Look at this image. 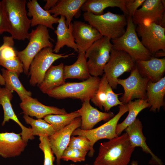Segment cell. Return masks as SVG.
<instances>
[{"label":"cell","mask_w":165,"mask_h":165,"mask_svg":"<svg viewBox=\"0 0 165 165\" xmlns=\"http://www.w3.org/2000/svg\"><path fill=\"white\" fill-rule=\"evenodd\" d=\"M135 148L125 132L100 144L93 165H127Z\"/></svg>","instance_id":"obj_1"},{"label":"cell","mask_w":165,"mask_h":165,"mask_svg":"<svg viewBox=\"0 0 165 165\" xmlns=\"http://www.w3.org/2000/svg\"><path fill=\"white\" fill-rule=\"evenodd\" d=\"M9 29L13 39L29 40L31 20L27 15L26 0H3Z\"/></svg>","instance_id":"obj_2"},{"label":"cell","mask_w":165,"mask_h":165,"mask_svg":"<svg viewBox=\"0 0 165 165\" xmlns=\"http://www.w3.org/2000/svg\"><path fill=\"white\" fill-rule=\"evenodd\" d=\"M84 20L94 28L102 36L111 40L119 38L125 33L127 25V18L123 14L108 11L100 15L90 12L83 14Z\"/></svg>","instance_id":"obj_3"},{"label":"cell","mask_w":165,"mask_h":165,"mask_svg":"<svg viewBox=\"0 0 165 165\" xmlns=\"http://www.w3.org/2000/svg\"><path fill=\"white\" fill-rule=\"evenodd\" d=\"M101 78L91 76L79 82H68L49 91L47 94L57 99L67 98L79 99L83 102L90 100L96 93Z\"/></svg>","instance_id":"obj_4"},{"label":"cell","mask_w":165,"mask_h":165,"mask_svg":"<svg viewBox=\"0 0 165 165\" xmlns=\"http://www.w3.org/2000/svg\"><path fill=\"white\" fill-rule=\"evenodd\" d=\"M127 18L125 33L119 38L111 40L112 48L127 53L135 61L149 59L153 56L139 40L132 17L128 16Z\"/></svg>","instance_id":"obj_5"},{"label":"cell","mask_w":165,"mask_h":165,"mask_svg":"<svg viewBox=\"0 0 165 165\" xmlns=\"http://www.w3.org/2000/svg\"><path fill=\"white\" fill-rule=\"evenodd\" d=\"M29 43L26 47L21 51H16L17 56L23 65L24 72L28 75L30 64L35 56L44 48H53L52 40L49 30L42 25H38L35 29L29 33Z\"/></svg>","instance_id":"obj_6"},{"label":"cell","mask_w":165,"mask_h":165,"mask_svg":"<svg viewBox=\"0 0 165 165\" xmlns=\"http://www.w3.org/2000/svg\"><path fill=\"white\" fill-rule=\"evenodd\" d=\"M111 39L102 36L95 42L86 51L85 55L88 70L92 76L98 77L103 74L105 66L109 59L112 45Z\"/></svg>","instance_id":"obj_7"},{"label":"cell","mask_w":165,"mask_h":165,"mask_svg":"<svg viewBox=\"0 0 165 165\" xmlns=\"http://www.w3.org/2000/svg\"><path fill=\"white\" fill-rule=\"evenodd\" d=\"M118 113L108 122L101 126L89 130H83L78 128L72 133V135H82L86 137L90 141V149L88 154L90 157L93 156L94 150L93 146L95 143L102 139H111L118 136L116 133L118 123L121 117L128 111L126 104L119 106Z\"/></svg>","instance_id":"obj_8"},{"label":"cell","mask_w":165,"mask_h":165,"mask_svg":"<svg viewBox=\"0 0 165 165\" xmlns=\"http://www.w3.org/2000/svg\"><path fill=\"white\" fill-rule=\"evenodd\" d=\"M135 65V61L127 53L112 48L104 72L112 88L116 89L117 79L125 72H130Z\"/></svg>","instance_id":"obj_9"},{"label":"cell","mask_w":165,"mask_h":165,"mask_svg":"<svg viewBox=\"0 0 165 165\" xmlns=\"http://www.w3.org/2000/svg\"><path fill=\"white\" fill-rule=\"evenodd\" d=\"M53 48L48 47L43 48L35 57L31 62L29 68V81L32 86L39 85L43 79L46 71L57 60L66 58L75 54L73 53L68 54H58L53 52Z\"/></svg>","instance_id":"obj_10"},{"label":"cell","mask_w":165,"mask_h":165,"mask_svg":"<svg viewBox=\"0 0 165 165\" xmlns=\"http://www.w3.org/2000/svg\"><path fill=\"white\" fill-rule=\"evenodd\" d=\"M149 81L139 73L135 65L128 78L117 79L118 84L121 85L124 90L119 100L125 105L135 98L146 100V88Z\"/></svg>","instance_id":"obj_11"},{"label":"cell","mask_w":165,"mask_h":165,"mask_svg":"<svg viewBox=\"0 0 165 165\" xmlns=\"http://www.w3.org/2000/svg\"><path fill=\"white\" fill-rule=\"evenodd\" d=\"M132 17L135 25L155 23L165 27V1L145 0Z\"/></svg>","instance_id":"obj_12"},{"label":"cell","mask_w":165,"mask_h":165,"mask_svg":"<svg viewBox=\"0 0 165 165\" xmlns=\"http://www.w3.org/2000/svg\"><path fill=\"white\" fill-rule=\"evenodd\" d=\"M136 30L143 46L153 55L165 52V28L155 23L138 25Z\"/></svg>","instance_id":"obj_13"},{"label":"cell","mask_w":165,"mask_h":165,"mask_svg":"<svg viewBox=\"0 0 165 165\" xmlns=\"http://www.w3.org/2000/svg\"><path fill=\"white\" fill-rule=\"evenodd\" d=\"M81 118L77 117L69 124L48 137L52 150L56 157L57 165H60L63 152L68 146L73 132L80 127Z\"/></svg>","instance_id":"obj_14"},{"label":"cell","mask_w":165,"mask_h":165,"mask_svg":"<svg viewBox=\"0 0 165 165\" xmlns=\"http://www.w3.org/2000/svg\"><path fill=\"white\" fill-rule=\"evenodd\" d=\"M73 34L78 53H85L96 41L102 36L94 28L81 21L72 23Z\"/></svg>","instance_id":"obj_15"},{"label":"cell","mask_w":165,"mask_h":165,"mask_svg":"<svg viewBox=\"0 0 165 165\" xmlns=\"http://www.w3.org/2000/svg\"><path fill=\"white\" fill-rule=\"evenodd\" d=\"M13 91L0 86V105L2 107L4 111V119L2 125L4 126L6 123L10 119L16 123L20 127L22 132L20 133L23 140L27 142L29 140L34 139L32 135L31 128H27L20 122L15 114L12 107L11 101L13 97Z\"/></svg>","instance_id":"obj_16"},{"label":"cell","mask_w":165,"mask_h":165,"mask_svg":"<svg viewBox=\"0 0 165 165\" xmlns=\"http://www.w3.org/2000/svg\"><path fill=\"white\" fill-rule=\"evenodd\" d=\"M27 144L20 134L0 132V156L4 158L19 156Z\"/></svg>","instance_id":"obj_17"},{"label":"cell","mask_w":165,"mask_h":165,"mask_svg":"<svg viewBox=\"0 0 165 165\" xmlns=\"http://www.w3.org/2000/svg\"><path fill=\"white\" fill-rule=\"evenodd\" d=\"M23 113L28 116L41 119L50 115H61L67 113L64 108L45 105L35 98L27 96L24 98L20 104Z\"/></svg>","instance_id":"obj_18"},{"label":"cell","mask_w":165,"mask_h":165,"mask_svg":"<svg viewBox=\"0 0 165 165\" xmlns=\"http://www.w3.org/2000/svg\"><path fill=\"white\" fill-rule=\"evenodd\" d=\"M142 129V123L138 118H136L134 122L126 128V133L129 136L131 144L134 148L136 147L141 148L144 152L151 155L150 164L163 165L161 160L152 152L147 145Z\"/></svg>","instance_id":"obj_19"},{"label":"cell","mask_w":165,"mask_h":165,"mask_svg":"<svg viewBox=\"0 0 165 165\" xmlns=\"http://www.w3.org/2000/svg\"><path fill=\"white\" fill-rule=\"evenodd\" d=\"M135 65L139 73L150 81L155 82L163 77L165 72V58L153 56L146 60H137Z\"/></svg>","instance_id":"obj_20"},{"label":"cell","mask_w":165,"mask_h":165,"mask_svg":"<svg viewBox=\"0 0 165 165\" xmlns=\"http://www.w3.org/2000/svg\"><path fill=\"white\" fill-rule=\"evenodd\" d=\"M90 101L83 102L81 108L77 110L81 118L80 129L83 130H91L101 121L108 119L114 116L112 112L99 111L91 105Z\"/></svg>","instance_id":"obj_21"},{"label":"cell","mask_w":165,"mask_h":165,"mask_svg":"<svg viewBox=\"0 0 165 165\" xmlns=\"http://www.w3.org/2000/svg\"><path fill=\"white\" fill-rule=\"evenodd\" d=\"M26 5L28 10L27 15L32 17L31 26L40 25L54 29L53 25L58 23L59 18L53 17L48 11L44 10L37 0H30Z\"/></svg>","instance_id":"obj_22"},{"label":"cell","mask_w":165,"mask_h":165,"mask_svg":"<svg viewBox=\"0 0 165 165\" xmlns=\"http://www.w3.org/2000/svg\"><path fill=\"white\" fill-rule=\"evenodd\" d=\"M86 0H60L56 5L48 11L55 17L64 16L66 26L68 27L74 17H79L81 7Z\"/></svg>","instance_id":"obj_23"},{"label":"cell","mask_w":165,"mask_h":165,"mask_svg":"<svg viewBox=\"0 0 165 165\" xmlns=\"http://www.w3.org/2000/svg\"><path fill=\"white\" fill-rule=\"evenodd\" d=\"M66 19L61 16L58 21V25L54 33L57 35V40L53 49V52L57 53L64 46L73 49L75 52H78L73 34L72 23L68 27L66 24Z\"/></svg>","instance_id":"obj_24"},{"label":"cell","mask_w":165,"mask_h":165,"mask_svg":"<svg viewBox=\"0 0 165 165\" xmlns=\"http://www.w3.org/2000/svg\"><path fill=\"white\" fill-rule=\"evenodd\" d=\"M129 0H86L81 10L85 12H90L94 15L104 13V10L109 7H116L123 11L126 16H128L126 5Z\"/></svg>","instance_id":"obj_25"},{"label":"cell","mask_w":165,"mask_h":165,"mask_svg":"<svg viewBox=\"0 0 165 165\" xmlns=\"http://www.w3.org/2000/svg\"><path fill=\"white\" fill-rule=\"evenodd\" d=\"M146 100L150 106V111H159L164 105V97L165 94V77L157 82H148L146 88Z\"/></svg>","instance_id":"obj_26"},{"label":"cell","mask_w":165,"mask_h":165,"mask_svg":"<svg viewBox=\"0 0 165 165\" xmlns=\"http://www.w3.org/2000/svg\"><path fill=\"white\" fill-rule=\"evenodd\" d=\"M64 64L52 65L46 71L41 83L38 85L41 91L46 94L50 90L64 84Z\"/></svg>","instance_id":"obj_27"},{"label":"cell","mask_w":165,"mask_h":165,"mask_svg":"<svg viewBox=\"0 0 165 165\" xmlns=\"http://www.w3.org/2000/svg\"><path fill=\"white\" fill-rule=\"evenodd\" d=\"M87 58L85 53H78L77 59L73 64L64 67V76L65 79H77L85 80L91 75L87 65Z\"/></svg>","instance_id":"obj_28"},{"label":"cell","mask_w":165,"mask_h":165,"mask_svg":"<svg viewBox=\"0 0 165 165\" xmlns=\"http://www.w3.org/2000/svg\"><path fill=\"white\" fill-rule=\"evenodd\" d=\"M126 105L128 108V114L126 119L117 125L116 133L118 136L121 135L122 132L134 122L141 111L150 107L146 100L138 99L134 101H130Z\"/></svg>","instance_id":"obj_29"},{"label":"cell","mask_w":165,"mask_h":165,"mask_svg":"<svg viewBox=\"0 0 165 165\" xmlns=\"http://www.w3.org/2000/svg\"><path fill=\"white\" fill-rule=\"evenodd\" d=\"M1 71L6 89L13 92L15 91L21 101L27 96H31V93L27 91L24 88L20 81L18 75L16 73L4 68H2Z\"/></svg>","instance_id":"obj_30"},{"label":"cell","mask_w":165,"mask_h":165,"mask_svg":"<svg viewBox=\"0 0 165 165\" xmlns=\"http://www.w3.org/2000/svg\"><path fill=\"white\" fill-rule=\"evenodd\" d=\"M78 110L64 114H50L45 116L44 120L50 124L55 132L69 124L76 118L80 117Z\"/></svg>","instance_id":"obj_31"},{"label":"cell","mask_w":165,"mask_h":165,"mask_svg":"<svg viewBox=\"0 0 165 165\" xmlns=\"http://www.w3.org/2000/svg\"><path fill=\"white\" fill-rule=\"evenodd\" d=\"M23 117L26 123L31 126L33 136L46 135L49 136L55 132L52 126L44 119H34L26 114H24Z\"/></svg>","instance_id":"obj_32"},{"label":"cell","mask_w":165,"mask_h":165,"mask_svg":"<svg viewBox=\"0 0 165 165\" xmlns=\"http://www.w3.org/2000/svg\"><path fill=\"white\" fill-rule=\"evenodd\" d=\"M109 83L104 74L101 79L98 89L94 97L90 100L95 105L101 109H102L104 104L106 90Z\"/></svg>","instance_id":"obj_33"},{"label":"cell","mask_w":165,"mask_h":165,"mask_svg":"<svg viewBox=\"0 0 165 165\" xmlns=\"http://www.w3.org/2000/svg\"><path fill=\"white\" fill-rule=\"evenodd\" d=\"M39 137L40 141L39 147L44 154V165H54L55 157L50 144L49 136L44 135Z\"/></svg>","instance_id":"obj_34"},{"label":"cell","mask_w":165,"mask_h":165,"mask_svg":"<svg viewBox=\"0 0 165 165\" xmlns=\"http://www.w3.org/2000/svg\"><path fill=\"white\" fill-rule=\"evenodd\" d=\"M87 153L68 146L63 153L61 160L66 161L71 160L74 162L84 161Z\"/></svg>","instance_id":"obj_35"},{"label":"cell","mask_w":165,"mask_h":165,"mask_svg":"<svg viewBox=\"0 0 165 165\" xmlns=\"http://www.w3.org/2000/svg\"><path fill=\"white\" fill-rule=\"evenodd\" d=\"M90 141L86 137L78 135L77 137L72 136L68 146L87 152L90 149Z\"/></svg>","instance_id":"obj_36"},{"label":"cell","mask_w":165,"mask_h":165,"mask_svg":"<svg viewBox=\"0 0 165 165\" xmlns=\"http://www.w3.org/2000/svg\"><path fill=\"white\" fill-rule=\"evenodd\" d=\"M122 94H123L115 93L111 86L108 84L107 89L105 101L103 106L105 112H108L114 106L123 105L118 98V96Z\"/></svg>","instance_id":"obj_37"},{"label":"cell","mask_w":165,"mask_h":165,"mask_svg":"<svg viewBox=\"0 0 165 165\" xmlns=\"http://www.w3.org/2000/svg\"><path fill=\"white\" fill-rule=\"evenodd\" d=\"M0 65L8 70L16 73L18 75L24 72L23 63L17 56L13 60H9L0 58Z\"/></svg>","instance_id":"obj_38"},{"label":"cell","mask_w":165,"mask_h":165,"mask_svg":"<svg viewBox=\"0 0 165 165\" xmlns=\"http://www.w3.org/2000/svg\"><path fill=\"white\" fill-rule=\"evenodd\" d=\"M9 32V29L2 0L0 1V35L4 32Z\"/></svg>","instance_id":"obj_39"},{"label":"cell","mask_w":165,"mask_h":165,"mask_svg":"<svg viewBox=\"0 0 165 165\" xmlns=\"http://www.w3.org/2000/svg\"><path fill=\"white\" fill-rule=\"evenodd\" d=\"M145 1V0H129L126 6L128 16L132 17L136 11L138 9V8L142 6Z\"/></svg>","instance_id":"obj_40"},{"label":"cell","mask_w":165,"mask_h":165,"mask_svg":"<svg viewBox=\"0 0 165 165\" xmlns=\"http://www.w3.org/2000/svg\"><path fill=\"white\" fill-rule=\"evenodd\" d=\"M17 57L16 51L12 46H7L0 52V58L4 60H12Z\"/></svg>","instance_id":"obj_41"},{"label":"cell","mask_w":165,"mask_h":165,"mask_svg":"<svg viewBox=\"0 0 165 165\" xmlns=\"http://www.w3.org/2000/svg\"><path fill=\"white\" fill-rule=\"evenodd\" d=\"M3 43L0 46V52L5 47L7 46H12L14 44V41L13 38L11 36H4L3 38ZM0 85H5V81L2 75L0 73Z\"/></svg>","instance_id":"obj_42"},{"label":"cell","mask_w":165,"mask_h":165,"mask_svg":"<svg viewBox=\"0 0 165 165\" xmlns=\"http://www.w3.org/2000/svg\"><path fill=\"white\" fill-rule=\"evenodd\" d=\"M46 3L43 7V9L46 11H48L56 5L58 0H46Z\"/></svg>","instance_id":"obj_43"},{"label":"cell","mask_w":165,"mask_h":165,"mask_svg":"<svg viewBox=\"0 0 165 165\" xmlns=\"http://www.w3.org/2000/svg\"><path fill=\"white\" fill-rule=\"evenodd\" d=\"M131 165H138L137 161H133L131 163Z\"/></svg>","instance_id":"obj_44"}]
</instances>
